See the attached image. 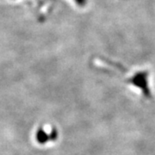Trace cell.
<instances>
[{
  "label": "cell",
  "instance_id": "6da1fadb",
  "mask_svg": "<svg viewBox=\"0 0 155 155\" xmlns=\"http://www.w3.org/2000/svg\"><path fill=\"white\" fill-rule=\"evenodd\" d=\"M147 75L148 74L147 72H140L135 75H134L131 78H129L128 82L141 89L145 96L148 97L151 94H150L148 83H147Z\"/></svg>",
  "mask_w": 155,
  "mask_h": 155
},
{
  "label": "cell",
  "instance_id": "7a4b0ae2",
  "mask_svg": "<svg viewBox=\"0 0 155 155\" xmlns=\"http://www.w3.org/2000/svg\"><path fill=\"white\" fill-rule=\"evenodd\" d=\"M78 3V5H79L83 6L85 5V0H76Z\"/></svg>",
  "mask_w": 155,
  "mask_h": 155
}]
</instances>
